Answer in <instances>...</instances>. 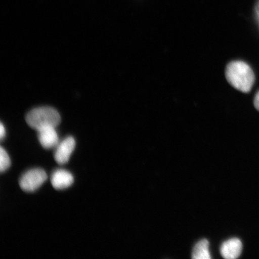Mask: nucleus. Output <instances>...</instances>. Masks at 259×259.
Returning <instances> with one entry per match:
<instances>
[{
    "instance_id": "423d86ee",
    "label": "nucleus",
    "mask_w": 259,
    "mask_h": 259,
    "mask_svg": "<svg viewBox=\"0 0 259 259\" xmlns=\"http://www.w3.org/2000/svg\"><path fill=\"white\" fill-rule=\"evenodd\" d=\"M73 181L72 175L66 170H57L52 175L51 184L57 190L67 189L72 185Z\"/></svg>"
},
{
    "instance_id": "f03ea898",
    "label": "nucleus",
    "mask_w": 259,
    "mask_h": 259,
    "mask_svg": "<svg viewBox=\"0 0 259 259\" xmlns=\"http://www.w3.org/2000/svg\"><path fill=\"white\" fill-rule=\"evenodd\" d=\"M26 121L30 127L37 131L48 127H55L59 125L61 117L56 109L51 107H41L29 112Z\"/></svg>"
},
{
    "instance_id": "7ed1b4c3",
    "label": "nucleus",
    "mask_w": 259,
    "mask_h": 259,
    "mask_svg": "<svg viewBox=\"0 0 259 259\" xmlns=\"http://www.w3.org/2000/svg\"><path fill=\"white\" fill-rule=\"evenodd\" d=\"M47 178V173L43 169H31L22 176L19 185L25 192H33L42 186Z\"/></svg>"
},
{
    "instance_id": "9b49d317",
    "label": "nucleus",
    "mask_w": 259,
    "mask_h": 259,
    "mask_svg": "<svg viewBox=\"0 0 259 259\" xmlns=\"http://www.w3.org/2000/svg\"><path fill=\"white\" fill-rule=\"evenodd\" d=\"M254 104L255 108L259 111V92L256 94L255 96L254 100Z\"/></svg>"
},
{
    "instance_id": "f257e3e1",
    "label": "nucleus",
    "mask_w": 259,
    "mask_h": 259,
    "mask_svg": "<svg viewBox=\"0 0 259 259\" xmlns=\"http://www.w3.org/2000/svg\"><path fill=\"white\" fill-rule=\"evenodd\" d=\"M226 77L232 87L243 93L250 92L255 80L251 67L240 61H233L228 65Z\"/></svg>"
},
{
    "instance_id": "39448f33",
    "label": "nucleus",
    "mask_w": 259,
    "mask_h": 259,
    "mask_svg": "<svg viewBox=\"0 0 259 259\" xmlns=\"http://www.w3.org/2000/svg\"><path fill=\"white\" fill-rule=\"evenodd\" d=\"M242 250L241 241L238 238H234L223 243L220 247V253L223 258L235 259L240 256Z\"/></svg>"
},
{
    "instance_id": "6e6552de",
    "label": "nucleus",
    "mask_w": 259,
    "mask_h": 259,
    "mask_svg": "<svg viewBox=\"0 0 259 259\" xmlns=\"http://www.w3.org/2000/svg\"><path fill=\"white\" fill-rule=\"evenodd\" d=\"M192 258L194 259H210L209 242L207 239H202L197 243L193 248Z\"/></svg>"
},
{
    "instance_id": "9d476101",
    "label": "nucleus",
    "mask_w": 259,
    "mask_h": 259,
    "mask_svg": "<svg viewBox=\"0 0 259 259\" xmlns=\"http://www.w3.org/2000/svg\"><path fill=\"white\" fill-rule=\"evenodd\" d=\"M5 135L6 129L5 126L2 123L1 125H0V138H1L2 140L5 137Z\"/></svg>"
},
{
    "instance_id": "20e7f679",
    "label": "nucleus",
    "mask_w": 259,
    "mask_h": 259,
    "mask_svg": "<svg viewBox=\"0 0 259 259\" xmlns=\"http://www.w3.org/2000/svg\"><path fill=\"white\" fill-rule=\"evenodd\" d=\"M75 140L72 137L65 139L61 143L58 144L54 155L57 163L60 164L67 163L75 148Z\"/></svg>"
},
{
    "instance_id": "1a4fd4ad",
    "label": "nucleus",
    "mask_w": 259,
    "mask_h": 259,
    "mask_svg": "<svg viewBox=\"0 0 259 259\" xmlns=\"http://www.w3.org/2000/svg\"><path fill=\"white\" fill-rule=\"evenodd\" d=\"M11 161L7 152L1 147L0 149V170L2 172L8 169L11 166Z\"/></svg>"
},
{
    "instance_id": "0eeeda50",
    "label": "nucleus",
    "mask_w": 259,
    "mask_h": 259,
    "mask_svg": "<svg viewBox=\"0 0 259 259\" xmlns=\"http://www.w3.org/2000/svg\"><path fill=\"white\" fill-rule=\"evenodd\" d=\"M38 132V138L42 147L46 149L57 147L59 138L55 127H48Z\"/></svg>"
}]
</instances>
